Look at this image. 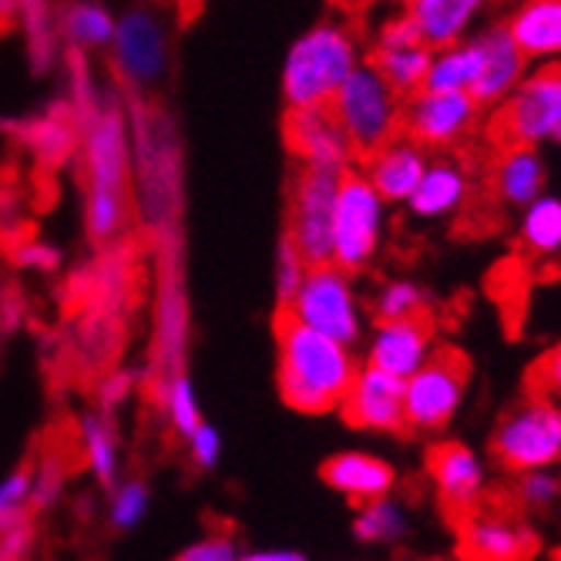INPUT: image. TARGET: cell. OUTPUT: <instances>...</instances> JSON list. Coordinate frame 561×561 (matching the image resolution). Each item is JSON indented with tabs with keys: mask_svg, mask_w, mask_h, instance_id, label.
I'll list each match as a JSON object with an SVG mask.
<instances>
[{
	"mask_svg": "<svg viewBox=\"0 0 561 561\" xmlns=\"http://www.w3.org/2000/svg\"><path fill=\"white\" fill-rule=\"evenodd\" d=\"M276 387L296 414H330L340 407L360 360L350 343L296 323L276 310Z\"/></svg>",
	"mask_w": 561,
	"mask_h": 561,
	"instance_id": "cell-1",
	"label": "cell"
},
{
	"mask_svg": "<svg viewBox=\"0 0 561 561\" xmlns=\"http://www.w3.org/2000/svg\"><path fill=\"white\" fill-rule=\"evenodd\" d=\"M128 222V125L108 101L84 118V229L91 242H112Z\"/></svg>",
	"mask_w": 561,
	"mask_h": 561,
	"instance_id": "cell-2",
	"label": "cell"
},
{
	"mask_svg": "<svg viewBox=\"0 0 561 561\" xmlns=\"http://www.w3.org/2000/svg\"><path fill=\"white\" fill-rule=\"evenodd\" d=\"M364 61L356 34L340 21H320L293 41L283 65L286 108H323L346 75Z\"/></svg>",
	"mask_w": 561,
	"mask_h": 561,
	"instance_id": "cell-3",
	"label": "cell"
},
{
	"mask_svg": "<svg viewBox=\"0 0 561 561\" xmlns=\"http://www.w3.org/2000/svg\"><path fill=\"white\" fill-rule=\"evenodd\" d=\"M491 457L501 471L522 474L561 465V403L528 390L497 417L491 431Z\"/></svg>",
	"mask_w": 561,
	"mask_h": 561,
	"instance_id": "cell-4",
	"label": "cell"
},
{
	"mask_svg": "<svg viewBox=\"0 0 561 561\" xmlns=\"http://www.w3.org/2000/svg\"><path fill=\"white\" fill-rule=\"evenodd\" d=\"M488 138L497 145H558L561 148V61L528 71L515 91L497 101L488 118Z\"/></svg>",
	"mask_w": 561,
	"mask_h": 561,
	"instance_id": "cell-5",
	"label": "cell"
},
{
	"mask_svg": "<svg viewBox=\"0 0 561 561\" xmlns=\"http://www.w3.org/2000/svg\"><path fill=\"white\" fill-rule=\"evenodd\" d=\"M471 383V360L465 350L434 343L427 360L403 380V427L417 434H440L465 407Z\"/></svg>",
	"mask_w": 561,
	"mask_h": 561,
	"instance_id": "cell-6",
	"label": "cell"
},
{
	"mask_svg": "<svg viewBox=\"0 0 561 561\" xmlns=\"http://www.w3.org/2000/svg\"><path fill=\"white\" fill-rule=\"evenodd\" d=\"M387 232V202L370 185V179L356 169L340 175L333 226H330V263L346 273H364L383 249Z\"/></svg>",
	"mask_w": 561,
	"mask_h": 561,
	"instance_id": "cell-7",
	"label": "cell"
},
{
	"mask_svg": "<svg viewBox=\"0 0 561 561\" xmlns=\"http://www.w3.org/2000/svg\"><path fill=\"white\" fill-rule=\"evenodd\" d=\"M276 310L350 346L364 336V299L356 296L353 273L340 270L336 263L306 266L296 293Z\"/></svg>",
	"mask_w": 561,
	"mask_h": 561,
	"instance_id": "cell-8",
	"label": "cell"
},
{
	"mask_svg": "<svg viewBox=\"0 0 561 561\" xmlns=\"http://www.w3.org/2000/svg\"><path fill=\"white\" fill-rule=\"evenodd\" d=\"M400 108L403 98L383 81V75L370 61L356 65L330 101V112L340 122L356 159L370 156L374 148L400 135Z\"/></svg>",
	"mask_w": 561,
	"mask_h": 561,
	"instance_id": "cell-9",
	"label": "cell"
},
{
	"mask_svg": "<svg viewBox=\"0 0 561 561\" xmlns=\"http://www.w3.org/2000/svg\"><path fill=\"white\" fill-rule=\"evenodd\" d=\"M484 122V108L468 91H427L417 88L403 98L400 131L427 151H447L465 145Z\"/></svg>",
	"mask_w": 561,
	"mask_h": 561,
	"instance_id": "cell-10",
	"label": "cell"
},
{
	"mask_svg": "<svg viewBox=\"0 0 561 561\" xmlns=\"http://www.w3.org/2000/svg\"><path fill=\"white\" fill-rule=\"evenodd\" d=\"M343 172L299 165L289 188V222L286 239L299 249V256L317 266L330 263V226H333V206H336V188Z\"/></svg>",
	"mask_w": 561,
	"mask_h": 561,
	"instance_id": "cell-11",
	"label": "cell"
},
{
	"mask_svg": "<svg viewBox=\"0 0 561 561\" xmlns=\"http://www.w3.org/2000/svg\"><path fill=\"white\" fill-rule=\"evenodd\" d=\"M538 548L541 541L535 528L512 507H494L481 501L471 512L457 515V554L465 558L515 561L538 554Z\"/></svg>",
	"mask_w": 561,
	"mask_h": 561,
	"instance_id": "cell-12",
	"label": "cell"
},
{
	"mask_svg": "<svg viewBox=\"0 0 561 561\" xmlns=\"http://www.w3.org/2000/svg\"><path fill=\"white\" fill-rule=\"evenodd\" d=\"M108 47L115 55L118 75L135 88L156 84L169 68V34L162 21L145 8L128 11L125 18L115 21V34Z\"/></svg>",
	"mask_w": 561,
	"mask_h": 561,
	"instance_id": "cell-13",
	"label": "cell"
},
{
	"mask_svg": "<svg viewBox=\"0 0 561 561\" xmlns=\"http://www.w3.org/2000/svg\"><path fill=\"white\" fill-rule=\"evenodd\" d=\"M431 55H434V47L421 41L411 14L400 8L377 27L374 47H370V65L383 75V81L400 98H407L424 84Z\"/></svg>",
	"mask_w": 561,
	"mask_h": 561,
	"instance_id": "cell-14",
	"label": "cell"
},
{
	"mask_svg": "<svg viewBox=\"0 0 561 561\" xmlns=\"http://www.w3.org/2000/svg\"><path fill=\"white\" fill-rule=\"evenodd\" d=\"M336 411L356 431L400 434L403 431V380L370 364H360Z\"/></svg>",
	"mask_w": 561,
	"mask_h": 561,
	"instance_id": "cell-15",
	"label": "cell"
},
{
	"mask_svg": "<svg viewBox=\"0 0 561 561\" xmlns=\"http://www.w3.org/2000/svg\"><path fill=\"white\" fill-rule=\"evenodd\" d=\"M427 478L447 515H465L488 494V468L465 440H437L427 450Z\"/></svg>",
	"mask_w": 561,
	"mask_h": 561,
	"instance_id": "cell-16",
	"label": "cell"
},
{
	"mask_svg": "<svg viewBox=\"0 0 561 561\" xmlns=\"http://www.w3.org/2000/svg\"><path fill=\"white\" fill-rule=\"evenodd\" d=\"M286 145L293 151V159L299 165H313V169H330V172H346L356 156L333 118L330 105L323 108H286L283 122Z\"/></svg>",
	"mask_w": 561,
	"mask_h": 561,
	"instance_id": "cell-17",
	"label": "cell"
},
{
	"mask_svg": "<svg viewBox=\"0 0 561 561\" xmlns=\"http://www.w3.org/2000/svg\"><path fill=\"white\" fill-rule=\"evenodd\" d=\"M478 44V78L471 88V98L481 108H494L515 91V84L528 75V55L518 47L504 24H491L478 34H471Z\"/></svg>",
	"mask_w": 561,
	"mask_h": 561,
	"instance_id": "cell-18",
	"label": "cell"
},
{
	"mask_svg": "<svg viewBox=\"0 0 561 561\" xmlns=\"http://www.w3.org/2000/svg\"><path fill=\"white\" fill-rule=\"evenodd\" d=\"M434 343H437V327H434L431 313L407 317V320H377L364 364L407 380L427 360Z\"/></svg>",
	"mask_w": 561,
	"mask_h": 561,
	"instance_id": "cell-19",
	"label": "cell"
},
{
	"mask_svg": "<svg viewBox=\"0 0 561 561\" xmlns=\"http://www.w3.org/2000/svg\"><path fill=\"white\" fill-rule=\"evenodd\" d=\"M360 162H364V175L370 179V185L380 192L387 206H403L427 169V148L400 131L380 148H374Z\"/></svg>",
	"mask_w": 561,
	"mask_h": 561,
	"instance_id": "cell-20",
	"label": "cell"
},
{
	"mask_svg": "<svg viewBox=\"0 0 561 561\" xmlns=\"http://www.w3.org/2000/svg\"><path fill=\"white\" fill-rule=\"evenodd\" d=\"M471 192H474V182H471L468 165L450 156H440V159H427L421 182L414 185L411 198H407L403 206L424 222H440L461 213L471 202Z\"/></svg>",
	"mask_w": 561,
	"mask_h": 561,
	"instance_id": "cell-21",
	"label": "cell"
},
{
	"mask_svg": "<svg viewBox=\"0 0 561 561\" xmlns=\"http://www.w3.org/2000/svg\"><path fill=\"white\" fill-rule=\"evenodd\" d=\"M548 188V165L535 145H497L491 162V198L504 209H522Z\"/></svg>",
	"mask_w": 561,
	"mask_h": 561,
	"instance_id": "cell-22",
	"label": "cell"
},
{
	"mask_svg": "<svg viewBox=\"0 0 561 561\" xmlns=\"http://www.w3.org/2000/svg\"><path fill=\"white\" fill-rule=\"evenodd\" d=\"M320 478L330 491L346 497L350 504H364L370 497H383L397 488V471L390 461L370 450H340L327 457Z\"/></svg>",
	"mask_w": 561,
	"mask_h": 561,
	"instance_id": "cell-23",
	"label": "cell"
},
{
	"mask_svg": "<svg viewBox=\"0 0 561 561\" xmlns=\"http://www.w3.org/2000/svg\"><path fill=\"white\" fill-rule=\"evenodd\" d=\"M504 27L512 31L528 61H561V0H518Z\"/></svg>",
	"mask_w": 561,
	"mask_h": 561,
	"instance_id": "cell-24",
	"label": "cell"
},
{
	"mask_svg": "<svg viewBox=\"0 0 561 561\" xmlns=\"http://www.w3.org/2000/svg\"><path fill=\"white\" fill-rule=\"evenodd\" d=\"M491 4L494 0H417L407 14H411L424 44L440 47L468 37Z\"/></svg>",
	"mask_w": 561,
	"mask_h": 561,
	"instance_id": "cell-25",
	"label": "cell"
},
{
	"mask_svg": "<svg viewBox=\"0 0 561 561\" xmlns=\"http://www.w3.org/2000/svg\"><path fill=\"white\" fill-rule=\"evenodd\" d=\"M518 249L528 263H558L561 260V198L541 192L522 206L518 219Z\"/></svg>",
	"mask_w": 561,
	"mask_h": 561,
	"instance_id": "cell-26",
	"label": "cell"
},
{
	"mask_svg": "<svg viewBox=\"0 0 561 561\" xmlns=\"http://www.w3.org/2000/svg\"><path fill=\"white\" fill-rule=\"evenodd\" d=\"M474 78H478V44L468 34L461 41L434 47L421 88H427V91H468L471 94Z\"/></svg>",
	"mask_w": 561,
	"mask_h": 561,
	"instance_id": "cell-27",
	"label": "cell"
},
{
	"mask_svg": "<svg viewBox=\"0 0 561 561\" xmlns=\"http://www.w3.org/2000/svg\"><path fill=\"white\" fill-rule=\"evenodd\" d=\"M353 535H356V541H364V545H397L407 535L403 507L390 494L356 504Z\"/></svg>",
	"mask_w": 561,
	"mask_h": 561,
	"instance_id": "cell-28",
	"label": "cell"
},
{
	"mask_svg": "<svg viewBox=\"0 0 561 561\" xmlns=\"http://www.w3.org/2000/svg\"><path fill=\"white\" fill-rule=\"evenodd\" d=\"M81 447H84L88 471L105 488H115L118 484V440H115L112 424L98 414H88L81 421Z\"/></svg>",
	"mask_w": 561,
	"mask_h": 561,
	"instance_id": "cell-29",
	"label": "cell"
},
{
	"mask_svg": "<svg viewBox=\"0 0 561 561\" xmlns=\"http://www.w3.org/2000/svg\"><path fill=\"white\" fill-rule=\"evenodd\" d=\"M65 37L71 41L75 50H98V47H108L112 34H115V18L94 4V0H78L71 4L61 18Z\"/></svg>",
	"mask_w": 561,
	"mask_h": 561,
	"instance_id": "cell-30",
	"label": "cell"
},
{
	"mask_svg": "<svg viewBox=\"0 0 561 561\" xmlns=\"http://www.w3.org/2000/svg\"><path fill=\"white\" fill-rule=\"evenodd\" d=\"M370 313L377 320H407L431 313V293L414 279H387L370 302Z\"/></svg>",
	"mask_w": 561,
	"mask_h": 561,
	"instance_id": "cell-31",
	"label": "cell"
},
{
	"mask_svg": "<svg viewBox=\"0 0 561 561\" xmlns=\"http://www.w3.org/2000/svg\"><path fill=\"white\" fill-rule=\"evenodd\" d=\"M24 27H27V47H31V61L37 71H47L50 61H55V47H58V34L50 27V11L47 0H14Z\"/></svg>",
	"mask_w": 561,
	"mask_h": 561,
	"instance_id": "cell-32",
	"label": "cell"
},
{
	"mask_svg": "<svg viewBox=\"0 0 561 561\" xmlns=\"http://www.w3.org/2000/svg\"><path fill=\"white\" fill-rule=\"evenodd\" d=\"M162 403H165L169 424L179 431V437H188V434L202 424V411H198L195 387H192V380H188L182 370L162 380Z\"/></svg>",
	"mask_w": 561,
	"mask_h": 561,
	"instance_id": "cell-33",
	"label": "cell"
},
{
	"mask_svg": "<svg viewBox=\"0 0 561 561\" xmlns=\"http://www.w3.org/2000/svg\"><path fill=\"white\" fill-rule=\"evenodd\" d=\"M515 497L525 512L548 515V512H554V507H561V478L554 474V468L522 471L515 481Z\"/></svg>",
	"mask_w": 561,
	"mask_h": 561,
	"instance_id": "cell-34",
	"label": "cell"
},
{
	"mask_svg": "<svg viewBox=\"0 0 561 561\" xmlns=\"http://www.w3.org/2000/svg\"><path fill=\"white\" fill-rule=\"evenodd\" d=\"M34 494V468H18L0 481V528L27 515Z\"/></svg>",
	"mask_w": 561,
	"mask_h": 561,
	"instance_id": "cell-35",
	"label": "cell"
},
{
	"mask_svg": "<svg viewBox=\"0 0 561 561\" xmlns=\"http://www.w3.org/2000/svg\"><path fill=\"white\" fill-rule=\"evenodd\" d=\"M148 515V488L141 481H128L122 488H115V497H112V525L118 531H131L141 525V518Z\"/></svg>",
	"mask_w": 561,
	"mask_h": 561,
	"instance_id": "cell-36",
	"label": "cell"
},
{
	"mask_svg": "<svg viewBox=\"0 0 561 561\" xmlns=\"http://www.w3.org/2000/svg\"><path fill=\"white\" fill-rule=\"evenodd\" d=\"M306 263L302 256H299V249L283 236L279 239V249H276V263H273V273H276V299H279V306L296 293V286H299V279H302V273H306Z\"/></svg>",
	"mask_w": 561,
	"mask_h": 561,
	"instance_id": "cell-37",
	"label": "cell"
},
{
	"mask_svg": "<svg viewBox=\"0 0 561 561\" xmlns=\"http://www.w3.org/2000/svg\"><path fill=\"white\" fill-rule=\"evenodd\" d=\"M31 141H34L37 151H44L47 159H61L65 151H68V145H71V122H68V115L58 112V115H50L41 125H31Z\"/></svg>",
	"mask_w": 561,
	"mask_h": 561,
	"instance_id": "cell-38",
	"label": "cell"
},
{
	"mask_svg": "<svg viewBox=\"0 0 561 561\" xmlns=\"http://www.w3.org/2000/svg\"><path fill=\"white\" fill-rule=\"evenodd\" d=\"M528 390L545 393L561 403V343L545 350L528 370Z\"/></svg>",
	"mask_w": 561,
	"mask_h": 561,
	"instance_id": "cell-39",
	"label": "cell"
},
{
	"mask_svg": "<svg viewBox=\"0 0 561 561\" xmlns=\"http://www.w3.org/2000/svg\"><path fill=\"white\" fill-rule=\"evenodd\" d=\"M239 554L242 551L236 548V538L229 531H209L206 538L192 541L179 558H185V561H229Z\"/></svg>",
	"mask_w": 561,
	"mask_h": 561,
	"instance_id": "cell-40",
	"label": "cell"
},
{
	"mask_svg": "<svg viewBox=\"0 0 561 561\" xmlns=\"http://www.w3.org/2000/svg\"><path fill=\"white\" fill-rule=\"evenodd\" d=\"M185 440H188V457H192V461H195L202 471L216 468L219 454H222V437H219V431H216V427H209L206 421H202V424H198Z\"/></svg>",
	"mask_w": 561,
	"mask_h": 561,
	"instance_id": "cell-41",
	"label": "cell"
},
{
	"mask_svg": "<svg viewBox=\"0 0 561 561\" xmlns=\"http://www.w3.org/2000/svg\"><path fill=\"white\" fill-rule=\"evenodd\" d=\"M18 260L24 263V266H34V270H55L58 266V252L50 249L47 242H27V245H21V252H18Z\"/></svg>",
	"mask_w": 561,
	"mask_h": 561,
	"instance_id": "cell-42",
	"label": "cell"
},
{
	"mask_svg": "<svg viewBox=\"0 0 561 561\" xmlns=\"http://www.w3.org/2000/svg\"><path fill=\"white\" fill-rule=\"evenodd\" d=\"M252 561H299L302 551H286V548H270V551H249Z\"/></svg>",
	"mask_w": 561,
	"mask_h": 561,
	"instance_id": "cell-43",
	"label": "cell"
},
{
	"mask_svg": "<svg viewBox=\"0 0 561 561\" xmlns=\"http://www.w3.org/2000/svg\"><path fill=\"white\" fill-rule=\"evenodd\" d=\"M383 4H393V8H403V11H411L417 0H383Z\"/></svg>",
	"mask_w": 561,
	"mask_h": 561,
	"instance_id": "cell-44",
	"label": "cell"
}]
</instances>
